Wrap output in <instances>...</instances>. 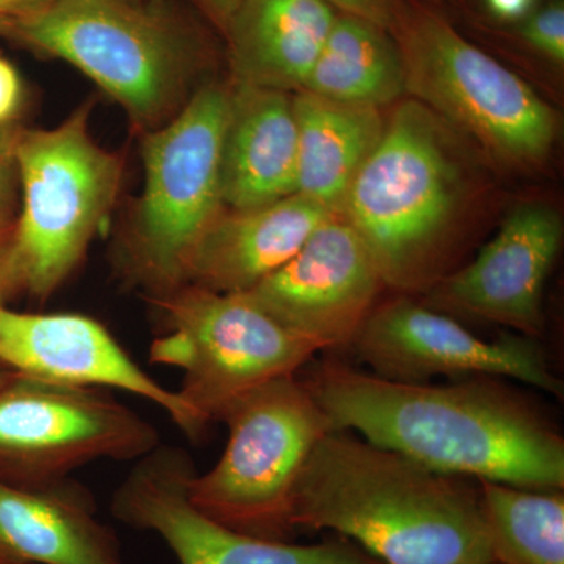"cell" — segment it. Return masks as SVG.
<instances>
[{"label": "cell", "mask_w": 564, "mask_h": 564, "mask_svg": "<svg viewBox=\"0 0 564 564\" xmlns=\"http://www.w3.org/2000/svg\"><path fill=\"white\" fill-rule=\"evenodd\" d=\"M51 2L52 0H0V36Z\"/></svg>", "instance_id": "29"}, {"label": "cell", "mask_w": 564, "mask_h": 564, "mask_svg": "<svg viewBox=\"0 0 564 564\" xmlns=\"http://www.w3.org/2000/svg\"><path fill=\"white\" fill-rule=\"evenodd\" d=\"M562 240L555 210L541 204L518 207L469 265L433 285L426 306L536 339L544 329L545 281Z\"/></svg>", "instance_id": "14"}, {"label": "cell", "mask_w": 564, "mask_h": 564, "mask_svg": "<svg viewBox=\"0 0 564 564\" xmlns=\"http://www.w3.org/2000/svg\"><path fill=\"white\" fill-rule=\"evenodd\" d=\"M163 332L150 359L180 369L182 403L202 437L240 395L304 369L317 348L285 329L243 292H215L196 284L152 299Z\"/></svg>", "instance_id": "8"}, {"label": "cell", "mask_w": 564, "mask_h": 564, "mask_svg": "<svg viewBox=\"0 0 564 564\" xmlns=\"http://www.w3.org/2000/svg\"><path fill=\"white\" fill-rule=\"evenodd\" d=\"M486 536L497 564H564L563 489L478 480Z\"/></svg>", "instance_id": "22"}, {"label": "cell", "mask_w": 564, "mask_h": 564, "mask_svg": "<svg viewBox=\"0 0 564 564\" xmlns=\"http://www.w3.org/2000/svg\"><path fill=\"white\" fill-rule=\"evenodd\" d=\"M293 524L332 530L383 564L494 563L478 480L437 473L348 430L315 444Z\"/></svg>", "instance_id": "2"}, {"label": "cell", "mask_w": 564, "mask_h": 564, "mask_svg": "<svg viewBox=\"0 0 564 564\" xmlns=\"http://www.w3.org/2000/svg\"><path fill=\"white\" fill-rule=\"evenodd\" d=\"M14 209H0V304H9L20 296L17 272H14Z\"/></svg>", "instance_id": "25"}, {"label": "cell", "mask_w": 564, "mask_h": 564, "mask_svg": "<svg viewBox=\"0 0 564 564\" xmlns=\"http://www.w3.org/2000/svg\"><path fill=\"white\" fill-rule=\"evenodd\" d=\"M0 564H32V563L11 562V560L0 558Z\"/></svg>", "instance_id": "31"}, {"label": "cell", "mask_w": 564, "mask_h": 564, "mask_svg": "<svg viewBox=\"0 0 564 564\" xmlns=\"http://www.w3.org/2000/svg\"><path fill=\"white\" fill-rule=\"evenodd\" d=\"M332 214L296 193L254 209L221 210L193 248L187 284L248 292L295 256Z\"/></svg>", "instance_id": "16"}, {"label": "cell", "mask_w": 564, "mask_h": 564, "mask_svg": "<svg viewBox=\"0 0 564 564\" xmlns=\"http://www.w3.org/2000/svg\"><path fill=\"white\" fill-rule=\"evenodd\" d=\"M459 193L443 129L425 106L400 104L356 174L340 215L362 240L386 288L437 282L441 247Z\"/></svg>", "instance_id": "3"}, {"label": "cell", "mask_w": 564, "mask_h": 564, "mask_svg": "<svg viewBox=\"0 0 564 564\" xmlns=\"http://www.w3.org/2000/svg\"><path fill=\"white\" fill-rule=\"evenodd\" d=\"M192 2L214 22L215 28L225 32L226 25L231 20L240 0H192Z\"/></svg>", "instance_id": "30"}, {"label": "cell", "mask_w": 564, "mask_h": 564, "mask_svg": "<svg viewBox=\"0 0 564 564\" xmlns=\"http://www.w3.org/2000/svg\"><path fill=\"white\" fill-rule=\"evenodd\" d=\"M22 126L17 121L0 124V209H14L18 184L17 148Z\"/></svg>", "instance_id": "24"}, {"label": "cell", "mask_w": 564, "mask_h": 564, "mask_svg": "<svg viewBox=\"0 0 564 564\" xmlns=\"http://www.w3.org/2000/svg\"><path fill=\"white\" fill-rule=\"evenodd\" d=\"M303 90L332 101L381 109L406 91L399 44L380 25L337 13Z\"/></svg>", "instance_id": "21"}, {"label": "cell", "mask_w": 564, "mask_h": 564, "mask_svg": "<svg viewBox=\"0 0 564 564\" xmlns=\"http://www.w3.org/2000/svg\"><path fill=\"white\" fill-rule=\"evenodd\" d=\"M228 443L217 464L188 484L191 502L234 532L293 541V500L304 464L332 432L313 393L296 375L251 389L223 411Z\"/></svg>", "instance_id": "6"}, {"label": "cell", "mask_w": 564, "mask_h": 564, "mask_svg": "<svg viewBox=\"0 0 564 564\" xmlns=\"http://www.w3.org/2000/svg\"><path fill=\"white\" fill-rule=\"evenodd\" d=\"M0 364L52 383L133 393L158 404L181 432L199 440L177 392L144 372L113 334L88 315L20 313L0 304Z\"/></svg>", "instance_id": "15"}, {"label": "cell", "mask_w": 564, "mask_h": 564, "mask_svg": "<svg viewBox=\"0 0 564 564\" xmlns=\"http://www.w3.org/2000/svg\"><path fill=\"white\" fill-rule=\"evenodd\" d=\"M3 36L76 66L140 126L176 106L203 52L191 25L151 0H52Z\"/></svg>", "instance_id": "4"}, {"label": "cell", "mask_w": 564, "mask_h": 564, "mask_svg": "<svg viewBox=\"0 0 564 564\" xmlns=\"http://www.w3.org/2000/svg\"><path fill=\"white\" fill-rule=\"evenodd\" d=\"M161 434L107 389L0 372V484L39 489L101 459L137 462Z\"/></svg>", "instance_id": "10"}, {"label": "cell", "mask_w": 564, "mask_h": 564, "mask_svg": "<svg viewBox=\"0 0 564 564\" xmlns=\"http://www.w3.org/2000/svg\"><path fill=\"white\" fill-rule=\"evenodd\" d=\"M350 348L370 373L397 383L425 384L436 377L511 378L560 399L564 392L533 337L505 333L485 340L452 315L414 300L375 307Z\"/></svg>", "instance_id": "12"}, {"label": "cell", "mask_w": 564, "mask_h": 564, "mask_svg": "<svg viewBox=\"0 0 564 564\" xmlns=\"http://www.w3.org/2000/svg\"><path fill=\"white\" fill-rule=\"evenodd\" d=\"M541 0H484L485 9L489 11L497 21L518 24L525 20Z\"/></svg>", "instance_id": "28"}, {"label": "cell", "mask_w": 564, "mask_h": 564, "mask_svg": "<svg viewBox=\"0 0 564 564\" xmlns=\"http://www.w3.org/2000/svg\"><path fill=\"white\" fill-rule=\"evenodd\" d=\"M386 288L362 240L332 214L248 299L317 351L350 348Z\"/></svg>", "instance_id": "13"}, {"label": "cell", "mask_w": 564, "mask_h": 564, "mask_svg": "<svg viewBox=\"0 0 564 564\" xmlns=\"http://www.w3.org/2000/svg\"><path fill=\"white\" fill-rule=\"evenodd\" d=\"M296 152L292 96L237 84L223 140V206L254 209L295 195Z\"/></svg>", "instance_id": "18"}, {"label": "cell", "mask_w": 564, "mask_h": 564, "mask_svg": "<svg viewBox=\"0 0 564 564\" xmlns=\"http://www.w3.org/2000/svg\"><path fill=\"white\" fill-rule=\"evenodd\" d=\"M90 104L54 129L22 128L14 232L20 295L44 303L79 269L120 192L122 162L90 133Z\"/></svg>", "instance_id": "5"}, {"label": "cell", "mask_w": 564, "mask_h": 564, "mask_svg": "<svg viewBox=\"0 0 564 564\" xmlns=\"http://www.w3.org/2000/svg\"><path fill=\"white\" fill-rule=\"evenodd\" d=\"M336 18L325 0H240L223 32L236 84L303 90Z\"/></svg>", "instance_id": "19"}, {"label": "cell", "mask_w": 564, "mask_h": 564, "mask_svg": "<svg viewBox=\"0 0 564 564\" xmlns=\"http://www.w3.org/2000/svg\"><path fill=\"white\" fill-rule=\"evenodd\" d=\"M337 13L361 18L391 32L404 0H325Z\"/></svg>", "instance_id": "26"}, {"label": "cell", "mask_w": 564, "mask_h": 564, "mask_svg": "<svg viewBox=\"0 0 564 564\" xmlns=\"http://www.w3.org/2000/svg\"><path fill=\"white\" fill-rule=\"evenodd\" d=\"M231 91L204 87L143 141L144 188L118 267L150 300L187 284L193 248L223 210L221 152Z\"/></svg>", "instance_id": "7"}, {"label": "cell", "mask_w": 564, "mask_h": 564, "mask_svg": "<svg viewBox=\"0 0 564 564\" xmlns=\"http://www.w3.org/2000/svg\"><path fill=\"white\" fill-rule=\"evenodd\" d=\"M391 33L402 52L406 91L417 102L503 161H545L558 129L555 111L518 74L422 3L404 0Z\"/></svg>", "instance_id": "9"}, {"label": "cell", "mask_w": 564, "mask_h": 564, "mask_svg": "<svg viewBox=\"0 0 564 564\" xmlns=\"http://www.w3.org/2000/svg\"><path fill=\"white\" fill-rule=\"evenodd\" d=\"M196 473L187 451L159 444L137 459L115 489L111 514L132 529L158 534L180 564H383L344 536L299 544L234 532L188 499Z\"/></svg>", "instance_id": "11"}, {"label": "cell", "mask_w": 564, "mask_h": 564, "mask_svg": "<svg viewBox=\"0 0 564 564\" xmlns=\"http://www.w3.org/2000/svg\"><path fill=\"white\" fill-rule=\"evenodd\" d=\"M491 564H497V563H491Z\"/></svg>", "instance_id": "33"}, {"label": "cell", "mask_w": 564, "mask_h": 564, "mask_svg": "<svg viewBox=\"0 0 564 564\" xmlns=\"http://www.w3.org/2000/svg\"><path fill=\"white\" fill-rule=\"evenodd\" d=\"M302 380L332 430L355 432L437 473L540 491L564 489L562 434L499 378L397 383L326 359Z\"/></svg>", "instance_id": "1"}, {"label": "cell", "mask_w": 564, "mask_h": 564, "mask_svg": "<svg viewBox=\"0 0 564 564\" xmlns=\"http://www.w3.org/2000/svg\"><path fill=\"white\" fill-rule=\"evenodd\" d=\"M3 369H7V367H3L2 364H0V372H2Z\"/></svg>", "instance_id": "32"}, {"label": "cell", "mask_w": 564, "mask_h": 564, "mask_svg": "<svg viewBox=\"0 0 564 564\" xmlns=\"http://www.w3.org/2000/svg\"><path fill=\"white\" fill-rule=\"evenodd\" d=\"M21 95L20 74L7 58L0 57V124L14 121Z\"/></svg>", "instance_id": "27"}, {"label": "cell", "mask_w": 564, "mask_h": 564, "mask_svg": "<svg viewBox=\"0 0 564 564\" xmlns=\"http://www.w3.org/2000/svg\"><path fill=\"white\" fill-rule=\"evenodd\" d=\"M519 39L545 61L562 66L564 63V3L549 0L518 22Z\"/></svg>", "instance_id": "23"}, {"label": "cell", "mask_w": 564, "mask_h": 564, "mask_svg": "<svg viewBox=\"0 0 564 564\" xmlns=\"http://www.w3.org/2000/svg\"><path fill=\"white\" fill-rule=\"evenodd\" d=\"M0 558L32 564H126L95 496L73 478L39 489L0 484Z\"/></svg>", "instance_id": "17"}, {"label": "cell", "mask_w": 564, "mask_h": 564, "mask_svg": "<svg viewBox=\"0 0 564 564\" xmlns=\"http://www.w3.org/2000/svg\"><path fill=\"white\" fill-rule=\"evenodd\" d=\"M296 122V195L340 214L356 174L384 132L380 109L292 96Z\"/></svg>", "instance_id": "20"}]
</instances>
